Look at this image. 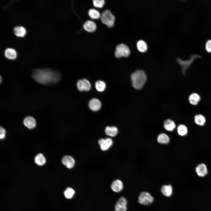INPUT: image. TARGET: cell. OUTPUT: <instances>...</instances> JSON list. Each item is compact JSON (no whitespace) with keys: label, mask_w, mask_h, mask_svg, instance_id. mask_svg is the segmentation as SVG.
Masks as SVG:
<instances>
[{"label":"cell","mask_w":211,"mask_h":211,"mask_svg":"<svg viewBox=\"0 0 211 211\" xmlns=\"http://www.w3.org/2000/svg\"><path fill=\"white\" fill-rule=\"evenodd\" d=\"M32 77L39 83L47 85L58 82L60 75L59 72L49 68L37 69L33 70Z\"/></svg>","instance_id":"obj_1"},{"label":"cell","mask_w":211,"mask_h":211,"mask_svg":"<svg viewBox=\"0 0 211 211\" xmlns=\"http://www.w3.org/2000/svg\"><path fill=\"white\" fill-rule=\"evenodd\" d=\"M131 79L133 87L136 89H139L146 82L147 76L143 71L138 70L131 74Z\"/></svg>","instance_id":"obj_2"},{"label":"cell","mask_w":211,"mask_h":211,"mask_svg":"<svg viewBox=\"0 0 211 211\" xmlns=\"http://www.w3.org/2000/svg\"><path fill=\"white\" fill-rule=\"evenodd\" d=\"M200 57H201L200 55L196 54L192 55L188 60H183L180 58H178L177 59V62L181 66L183 74H185L187 69L190 66L194 61L197 58Z\"/></svg>","instance_id":"obj_3"},{"label":"cell","mask_w":211,"mask_h":211,"mask_svg":"<svg viewBox=\"0 0 211 211\" xmlns=\"http://www.w3.org/2000/svg\"><path fill=\"white\" fill-rule=\"evenodd\" d=\"M102 23L109 27H113L114 23L115 16L108 10L104 11L101 16Z\"/></svg>","instance_id":"obj_4"},{"label":"cell","mask_w":211,"mask_h":211,"mask_svg":"<svg viewBox=\"0 0 211 211\" xmlns=\"http://www.w3.org/2000/svg\"><path fill=\"white\" fill-rule=\"evenodd\" d=\"M130 53L129 48L127 45L123 44H120L116 47L115 52V55L117 58L122 57H127Z\"/></svg>","instance_id":"obj_5"},{"label":"cell","mask_w":211,"mask_h":211,"mask_svg":"<svg viewBox=\"0 0 211 211\" xmlns=\"http://www.w3.org/2000/svg\"><path fill=\"white\" fill-rule=\"evenodd\" d=\"M154 201L153 197L150 193L147 192H143L139 194L138 202L141 204L147 205L151 204Z\"/></svg>","instance_id":"obj_6"},{"label":"cell","mask_w":211,"mask_h":211,"mask_svg":"<svg viewBox=\"0 0 211 211\" xmlns=\"http://www.w3.org/2000/svg\"><path fill=\"white\" fill-rule=\"evenodd\" d=\"M127 201L123 197H120L117 202L115 206V211H126Z\"/></svg>","instance_id":"obj_7"},{"label":"cell","mask_w":211,"mask_h":211,"mask_svg":"<svg viewBox=\"0 0 211 211\" xmlns=\"http://www.w3.org/2000/svg\"><path fill=\"white\" fill-rule=\"evenodd\" d=\"M98 143L101 149L104 151L108 149L112 145L113 141L112 139L109 138L101 139L98 140Z\"/></svg>","instance_id":"obj_8"},{"label":"cell","mask_w":211,"mask_h":211,"mask_svg":"<svg viewBox=\"0 0 211 211\" xmlns=\"http://www.w3.org/2000/svg\"><path fill=\"white\" fill-rule=\"evenodd\" d=\"M195 171L197 175L200 177L206 176L208 171L207 166L203 163H200L196 166Z\"/></svg>","instance_id":"obj_9"},{"label":"cell","mask_w":211,"mask_h":211,"mask_svg":"<svg viewBox=\"0 0 211 211\" xmlns=\"http://www.w3.org/2000/svg\"><path fill=\"white\" fill-rule=\"evenodd\" d=\"M90 109L92 110L96 111L99 110L101 106L100 101L98 99L93 98L91 99L89 103Z\"/></svg>","instance_id":"obj_10"},{"label":"cell","mask_w":211,"mask_h":211,"mask_svg":"<svg viewBox=\"0 0 211 211\" xmlns=\"http://www.w3.org/2000/svg\"><path fill=\"white\" fill-rule=\"evenodd\" d=\"M62 161L63 164L69 169L72 168L75 164V162L74 159L69 156L67 155L64 156L62 158Z\"/></svg>","instance_id":"obj_11"},{"label":"cell","mask_w":211,"mask_h":211,"mask_svg":"<svg viewBox=\"0 0 211 211\" xmlns=\"http://www.w3.org/2000/svg\"><path fill=\"white\" fill-rule=\"evenodd\" d=\"M123 187L122 182L119 179H116L113 181L111 185V188L112 190L116 193L121 191Z\"/></svg>","instance_id":"obj_12"},{"label":"cell","mask_w":211,"mask_h":211,"mask_svg":"<svg viewBox=\"0 0 211 211\" xmlns=\"http://www.w3.org/2000/svg\"><path fill=\"white\" fill-rule=\"evenodd\" d=\"M170 141L169 137L165 133H159L157 137V141L160 144H167L169 143Z\"/></svg>","instance_id":"obj_13"},{"label":"cell","mask_w":211,"mask_h":211,"mask_svg":"<svg viewBox=\"0 0 211 211\" xmlns=\"http://www.w3.org/2000/svg\"><path fill=\"white\" fill-rule=\"evenodd\" d=\"M24 125L29 129L34 128L36 125V122L35 119L31 116L25 117L23 121Z\"/></svg>","instance_id":"obj_14"},{"label":"cell","mask_w":211,"mask_h":211,"mask_svg":"<svg viewBox=\"0 0 211 211\" xmlns=\"http://www.w3.org/2000/svg\"><path fill=\"white\" fill-rule=\"evenodd\" d=\"M163 127L168 132H172L175 129L176 125L173 120L169 119L164 122Z\"/></svg>","instance_id":"obj_15"},{"label":"cell","mask_w":211,"mask_h":211,"mask_svg":"<svg viewBox=\"0 0 211 211\" xmlns=\"http://www.w3.org/2000/svg\"><path fill=\"white\" fill-rule=\"evenodd\" d=\"M5 57L10 60H14L17 57V53L16 50L11 48H7L4 51Z\"/></svg>","instance_id":"obj_16"},{"label":"cell","mask_w":211,"mask_h":211,"mask_svg":"<svg viewBox=\"0 0 211 211\" xmlns=\"http://www.w3.org/2000/svg\"><path fill=\"white\" fill-rule=\"evenodd\" d=\"M162 194L167 197H170L173 193V188L171 185H163L161 188Z\"/></svg>","instance_id":"obj_17"},{"label":"cell","mask_w":211,"mask_h":211,"mask_svg":"<svg viewBox=\"0 0 211 211\" xmlns=\"http://www.w3.org/2000/svg\"><path fill=\"white\" fill-rule=\"evenodd\" d=\"M13 30L14 34L18 37H23L26 33L25 28L21 25L16 26L14 28Z\"/></svg>","instance_id":"obj_18"},{"label":"cell","mask_w":211,"mask_h":211,"mask_svg":"<svg viewBox=\"0 0 211 211\" xmlns=\"http://www.w3.org/2000/svg\"><path fill=\"white\" fill-rule=\"evenodd\" d=\"M83 27L84 29L89 32H93L96 29V26L95 22L91 21L88 20L84 23Z\"/></svg>","instance_id":"obj_19"},{"label":"cell","mask_w":211,"mask_h":211,"mask_svg":"<svg viewBox=\"0 0 211 211\" xmlns=\"http://www.w3.org/2000/svg\"><path fill=\"white\" fill-rule=\"evenodd\" d=\"M201 98L200 95L196 93L190 94L188 98V101L190 104L195 106L197 105L200 101Z\"/></svg>","instance_id":"obj_20"},{"label":"cell","mask_w":211,"mask_h":211,"mask_svg":"<svg viewBox=\"0 0 211 211\" xmlns=\"http://www.w3.org/2000/svg\"><path fill=\"white\" fill-rule=\"evenodd\" d=\"M106 134L108 136L114 137L115 136L118 132V128L115 126H107L105 129Z\"/></svg>","instance_id":"obj_21"},{"label":"cell","mask_w":211,"mask_h":211,"mask_svg":"<svg viewBox=\"0 0 211 211\" xmlns=\"http://www.w3.org/2000/svg\"><path fill=\"white\" fill-rule=\"evenodd\" d=\"M194 122L197 125L200 126H203L206 122L205 117L202 115L199 114L196 115L194 117Z\"/></svg>","instance_id":"obj_22"},{"label":"cell","mask_w":211,"mask_h":211,"mask_svg":"<svg viewBox=\"0 0 211 211\" xmlns=\"http://www.w3.org/2000/svg\"><path fill=\"white\" fill-rule=\"evenodd\" d=\"M137 46L138 50L141 52H145L147 50V43L142 40H139L137 42Z\"/></svg>","instance_id":"obj_23"},{"label":"cell","mask_w":211,"mask_h":211,"mask_svg":"<svg viewBox=\"0 0 211 211\" xmlns=\"http://www.w3.org/2000/svg\"><path fill=\"white\" fill-rule=\"evenodd\" d=\"M178 134L181 136L186 135L188 133V129L187 127L183 124H180L178 126L177 129Z\"/></svg>","instance_id":"obj_24"},{"label":"cell","mask_w":211,"mask_h":211,"mask_svg":"<svg viewBox=\"0 0 211 211\" xmlns=\"http://www.w3.org/2000/svg\"><path fill=\"white\" fill-rule=\"evenodd\" d=\"M46 161L45 157L41 153L38 154L35 158V163L39 166H42L44 165L45 164Z\"/></svg>","instance_id":"obj_25"},{"label":"cell","mask_w":211,"mask_h":211,"mask_svg":"<svg viewBox=\"0 0 211 211\" xmlns=\"http://www.w3.org/2000/svg\"><path fill=\"white\" fill-rule=\"evenodd\" d=\"M95 87L98 91L102 92L105 90L106 87V84L103 81L98 80L95 82Z\"/></svg>","instance_id":"obj_26"},{"label":"cell","mask_w":211,"mask_h":211,"mask_svg":"<svg viewBox=\"0 0 211 211\" xmlns=\"http://www.w3.org/2000/svg\"><path fill=\"white\" fill-rule=\"evenodd\" d=\"M75 193L74 190L71 188H67L64 192L65 197L68 199H70L73 198Z\"/></svg>","instance_id":"obj_27"},{"label":"cell","mask_w":211,"mask_h":211,"mask_svg":"<svg viewBox=\"0 0 211 211\" xmlns=\"http://www.w3.org/2000/svg\"><path fill=\"white\" fill-rule=\"evenodd\" d=\"M88 14L90 17L93 19H98L101 16L100 13L97 10L94 9H90Z\"/></svg>","instance_id":"obj_28"},{"label":"cell","mask_w":211,"mask_h":211,"mask_svg":"<svg viewBox=\"0 0 211 211\" xmlns=\"http://www.w3.org/2000/svg\"><path fill=\"white\" fill-rule=\"evenodd\" d=\"M93 5L97 8L102 7L105 4L104 0H94L93 1Z\"/></svg>","instance_id":"obj_29"},{"label":"cell","mask_w":211,"mask_h":211,"mask_svg":"<svg viewBox=\"0 0 211 211\" xmlns=\"http://www.w3.org/2000/svg\"><path fill=\"white\" fill-rule=\"evenodd\" d=\"M84 85V91H88L91 88V85L90 82L86 79H83Z\"/></svg>","instance_id":"obj_30"},{"label":"cell","mask_w":211,"mask_h":211,"mask_svg":"<svg viewBox=\"0 0 211 211\" xmlns=\"http://www.w3.org/2000/svg\"><path fill=\"white\" fill-rule=\"evenodd\" d=\"M78 89L80 91H84V85L83 79L79 80L76 84Z\"/></svg>","instance_id":"obj_31"},{"label":"cell","mask_w":211,"mask_h":211,"mask_svg":"<svg viewBox=\"0 0 211 211\" xmlns=\"http://www.w3.org/2000/svg\"><path fill=\"white\" fill-rule=\"evenodd\" d=\"M205 48L207 52H211V39L207 41L205 44Z\"/></svg>","instance_id":"obj_32"},{"label":"cell","mask_w":211,"mask_h":211,"mask_svg":"<svg viewBox=\"0 0 211 211\" xmlns=\"http://www.w3.org/2000/svg\"><path fill=\"white\" fill-rule=\"evenodd\" d=\"M0 138L1 139H4L5 137L6 132L5 129L2 127H0Z\"/></svg>","instance_id":"obj_33"},{"label":"cell","mask_w":211,"mask_h":211,"mask_svg":"<svg viewBox=\"0 0 211 211\" xmlns=\"http://www.w3.org/2000/svg\"><path fill=\"white\" fill-rule=\"evenodd\" d=\"M1 81H2V78H1V76H0V83H1Z\"/></svg>","instance_id":"obj_34"}]
</instances>
